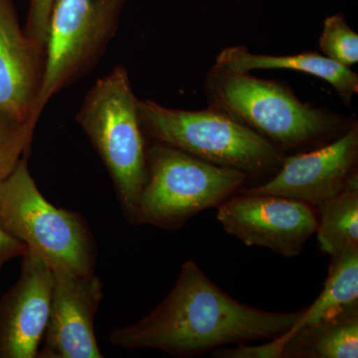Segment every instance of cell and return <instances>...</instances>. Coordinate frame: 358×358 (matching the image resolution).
<instances>
[{
    "label": "cell",
    "mask_w": 358,
    "mask_h": 358,
    "mask_svg": "<svg viewBox=\"0 0 358 358\" xmlns=\"http://www.w3.org/2000/svg\"><path fill=\"white\" fill-rule=\"evenodd\" d=\"M303 310L272 313L250 307L224 293L194 261H186L169 296L145 317L110 331V343L127 350L152 348L192 357L228 345L282 336Z\"/></svg>",
    "instance_id": "1"
},
{
    "label": "cell",
    "mask_w": 358,
    "mask_h": 358,
    "mask_svg": "<svg viewBox=\"0 0 358 358\" xmlns=\"http://www.w3.org/2000/svg\"><path fill=\"white\" fill-rule=\"evenodd\" d=\"M208 107L260 134L285 154L322 147L355 124L346 117L301 102L288 84L235 72L214 63L205 76Z\"/></svg>",
    "instance_id": "2"
},
{
    "label": "cell",
    "mask_w": 358,
    "mask_h": 358,
    "mask_svg": "<svg viewBox=\"0 0 358 358\" xmlns=\"http://www.w3.org/2000/svg\"><path fill=\"white\" fill-rule=\"evenodd\" d=\"M109 173L127 218L134 224L147 178V143L128 70L115 66L91 87L76 115Z\"/></svg>",
    "instance_id": "3"
},
{
    "label": "cell",
    "mask_w": 358,
    "mask_h": 358,
    "mask_svg": "<svg viewBox=\"0 0 358 358\" xmlns=\"http://www.w3.org/2000/svg\"><path fill=\"white\" fill-rule=\"evenodd\" d=\"M143 133L215 166L237 169L249 178L274 176L286 154L229 115L208 107L181 110L138 100Z\"/></svg>",
    "instance_id": "4"
},
{
    "label": "cell",
    "mask_w": 358,
    "mask_h": 358,
    "mask_svg": "<svg viewBox=\"0 0 358 358\" xmlns=\"http://www.w3.org/2000/svg\"><path fill=\"white\" fill-rule=\"evenodd\" d=\"M0 226L38 254L53 272L95 273L96 250L86 220L40 192L27 155L0 185Z\"/></svg>",
    "instance_id": "5"
},
{
    "label": "cell",
    "mask_w": 358,
    "mask_h": 358,
    "mask_svg": "<svg viewBox=\"0 0 358 358\" xmlns=\"http://www.w3.org/2000/svg\"><path fill=\"white\" fill-rule=\"evenodd\" d=\"M248 179L237 169L154 141L147 147V178L134 224L179 229L200 212L223 203Z\"/></svg>",
    "instance_id": "6"
},
{
    "label": "cell",
    "mask_w": 358,
    "mask_h": 358,
    "mask_svg": "<svg viewBox=\"0 0 358 358\" xmlns=\"http://www.w3.org/2000/svg\"><path fill=\"white\" fill-rule=\"evenodd\" d=\"M127 0H56L49 22L37 124L52 98L98 62L115 36Z\"/></svg>",
    "instance_id": "7"
},
{
    "label": "cell",
    "mask_w": 358,
    "mask_h": 358,
    "mask_svg": "<svg viewBox=\"0 0 358 358\" xmlns=\"http://www.w3.org/2000/svg\"><path fill=\"white\" fill-rule=\"evenodd\" d=\"M358 124L322 147L286 155L265 182L240 193L275 195L317 206L345 190H358Z\"/></svg>",
    "instance_id": "8"
},
{
    "label": "cell",
    "mask_w": 358,
    "mask_h": 358,
    "mask_svg": "<svg viewBox=\"0 0 358 358\" xmlns=\"http://www.w3.org/2000/svg\"><path fill=\"white\" fill-rule=\"evenodd\" d=\"M217 208L218 222L231 236L287 259L298 256L317 231V214L299 200L238 192Z\"/></svg>",
    "instance_id": "9"
},
{
    "label": "cell",
    "mask_w": 358,
    "mask_h": 358,
    "mask_svg": "<svg viewBox=\"0 0 358 358\" xmlns=\"http://www.w3.org/2000/svg\"><path fill=\"white\" fill-rule=\"evenodd\" d=\"M50 315L38 358H101L95 336L103 284L96 273L53 272Z\"/></svg>",
    "instance_id": "10"
},
{
    "label": "cell",
    "mask_w": 358,
    "mask_h": 358,
    "mask_svg": "<svg viewBox=\"0 0 358 358\" xmlns=\"http://www.w3.org/2000/svg\"><path fill=\"white\" fill-rule=\"evenodd\" d=\"M54 274L27 249L20 279L0 299V358H37L50 315Z\"/></svg>",
    "instance_id": "11"
},
{
    "label": "cell",
    "mask_w": 358,
    "mask_h": 358,
    "mask_svg": "<svg viewBox=\"0 0 358 358\" xmlns=\"http://www.w3.org/2000/svg\"><path fill=\"white\" fill-rule=\"evenodd\" d=\"M46 52L28 39L13 0H0V114L31 122Z\"/></svg>",
    "instance_id": "12"
},
{
    "label": "cell",
    "mask_w": 358,
    "mask_h": 358,
    "mask_svg": "<svg viewBox=\"0 0 358 358\" xmlns=\"http://www.w3.org/2000/svg\"><path fill=\"white\" fill-rule=\"evenodd\" d=\"M215 63L239 73L255 70H291L324 80L331 85L345 107H352L358 93V75L322 55L320 52L306 51L294 55H266L253 53L245 45L222 49Z\"/></svg>",
    "instance_id": "13"
},
{
    "label": "cell",
    "mask_w": 358,
    "mask_h": 358,
    "mask_svg": "<svg viewBox=\"0 0 358 358\" xmlns=\"http://www.w3.org/2000/svg\"><path fill=\"white\" fill-rule=\"evenodd\" d=\"M358 305L300 329L293 327L282 358H357Z\"/></svg>",
    "instance_id": "14"
},
{
    "label": "cell",
    "mask_w": 358,
    "mask_h": 358,
    "mask_svg": "<svg viewBox=\"0 0 358 358\" xmlns=\"http://www.w3.org/2000/svg\"><path fill=\"white\" fill-rule=\"evenodd\" d=\"M322 293L310 308L303 310L294 329L333 317L358 305V248L352 247L333 257Z\"/></svg>",
    "instance_id": "15"
},
{
    "label": "cell",
    "mask_w": 358,
    "mask_h": 358,
    "mask_svg": "<svg viewBox=\"0 0 358 358\" xmlns=\"http://www.w3.org/2000/svg\"><path fill=\"white\" fill-rule=\"evenodd\" d=\"M317 207L315 233L322 251L333 258L358 248V190H345Z\"/></svg>",
    "instance_id": "16"
},
{
    "label": "cell",
    "mask_w": 358,
    "mask_h": 358,
    "mask_svg": "<svg viewBox=\"0 0 358 358\" xmlns=\"http://www.w3.org/2000/svg\"><path fill=\"white\" fill-rule=\"evenodd\" d=\"M320 53L338 64L352 68L358 63V34L345 14L336 13L324 20L319 39Z\"/></svg>",
    "instance_id": "17"
},
{
    "label": "cell",
    "mask_w": 358,
    "mask_h": 358,
    "mask_svg": "<svg viewBox=\"0 0 358 358\" xmlns=\"http://www.w3.org/2000/svg\"><path fill=\"white\" fill-rule=\"evenodd\" d=\"M35 126L0 114V185L27 155Z\"/></svg>",
    "instance_id": "18"
},
{
    "label": "cell",
    "mask_w": 358,
    "mask_h": 358,
    "mask_svg": "<svg viewBox=\"0 0 358 358\" xmlns=\"http://www.w3.org/2000/svg\"><path fill=\"white\" fill-rule=\"evenodd\" d=\"M293 333V327L282 336L259 345H236V348H220L212 352L217 358H282L287 341Z\"/></svg>",
    "instance_id": "19"
},
{
    "label": "cell",
    "mask_w": 358,
    "mask_h": 358,
    "mask_svg": "<svg viewBox=\"0 0 358 358\" xmlns=\"http://www.w3.org/2000/svg\"><path fill=\"white\" fill-rule=\"evenodd\" d=\"M56 0H30L27 20L23 29L35 46L46 52L49 22Z\"/></svg>",
    "instance_id": "20"
},
{
    "label": "cell",
    "mask_w": 358,
    "mask_h": 358,
    "mask_svg": "<svg viewBox=\"0 0 358 358\" xmlns=\"http://www.w3.org/2000/svg\"><path fill=\"white\" fill-rule=\"evenodd\" d=\"M27 247L22 242L10 236L0 226V273L7 262L17 257H22Z\"/></svg>",
    "instance_id": "21"
},
{
    "label": "cell",
    "mask_w": 358,
    "mask_h": 358,
    "mask_svg": "<svg viewBox=\"0 0 358 358\" xmlns=\"http://www.w3.org/2000/svg\"><path fill=\"white\" fill-rule=\"evenodd\" d=\"M232 1L237 2V3H240V2L243 1V0H232Z\"/></svg>",
    "instance_id": "22"
}]
</instances>
